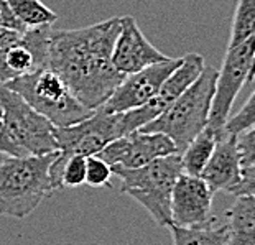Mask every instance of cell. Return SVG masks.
Wrapping results in <instances>:
<instances>
[{"mask_svg":"<svg viewBox=\"0 0 255 245\" xmlns=\"http://www.w3.org/2000/svg\"><path fill=\"white\" fill-rule=\"evenodd\" d=\"M119 31L121 17L84 28L50 31L46 69L56 73L89 111L104 104L124 79L111 61Z\"/></svg>","mask_w":255,"mask_h":245,"instance_id":"cell-1","label":"cell"},{"mask_svg":"<svg viewBox=\"0 0 255 245\" xmlns=\"http://www.w3.org/2000/svg\"><path fill=\"white\" fill-rule=\"evenodd\" d=\"M59 151V150H58ZM58 151L0 160V216L26 219L53 191L50 166Z\"/></svg>","mask_w":255,"mask_h":245,"instance_id":"cell-2","label":"cell"},{"mask_svg":"<svg viewBox=\"0 0 255 245\" xmlns=\"http://www.w3.org/2000/svg\"><path fill=\"white\" fill-rule=\"evenodd\" d=\"M216 76L218 69L204 66L196 81L184 89L163 114L138 130L166 135L175 143L178 153H181L209 122Z\"/></svg>","mask_w":255,"mask_h":245,"instance_id":"cell-3","label":"cell"},{"mask_svg":"<svg viewBox=\"0 0 255 245\" xmlns=\"http://www.w3.org/2000/svg\"><path fill=\"white\" fill-rule=\"evenodd\" d=\"M112 175L121 178L124 194L130 196L150 212L160 227L171 222V191L183 173L180 153H171L138 168L111 166Z\"/></svg>","mask_w":255,"mask_h":245,"instance_id":"cell-4","label":"cell"},{"mask_svg":"<svg viewBox=\"0 0 255 245\" xmlns=\"http://www.w3.org/2000/svg\"><path fill=\"white\" fill-rule=\"evenodd\" d=\"M5 86L23 97L28 106L48 119L55 127H69L92 114V111L76 99L63 79L51 69H35L8 81Z\"/></svg>","mask_w":255,"mask_h":245,"instance_id":"cell-5","label":"cell"},{"mask_svg":"<svg viewBox=\"0 0 255 245\" xmlns=\"http://www.w3.org/2000/svg\"><path fill=\"white\" fill-rule=\"evenodd\" d=\"M0 119L10 140L23 155H46L58 151L55 125L3 83H0Z\"/></svg>","mask_w":255,"mask_h":245,"instance_id":"cell-6","label":"cell"},{"mask_svg":"<svg viewBox=\"0 0 255 245\" xmlns=\"http://www.w3.org/2000/svg\"><path fill=\"white\" fill-rule=\"evenodd\" d=\"M254 79V36L239 45L229 46L218 69L214 86V96L209 111V125L222 130L226 119L231 116L236 97L244 88L246 81ZM222 135V133H221Z\"/></svg>","mask_w":255,"mask_h":245,"instance_id":"cell-7","label":"cell"},{"mask_svg":"<svg viewBox=\"0 0 255 245\" xmlns=\"http://www.w3.org/2000/svg\"><path fill=\"white\" fill-rule=\"evenodd\" d=\"M56 143L63 156L97 155L107 143L124 137L121 114H109L96 109L92 114L78 123L69 127H56Z\"/></svg>","mask_w":255,"mask_h":245,"instance_id":"cell-8","label":"cell"},{"mask_svg":"<svg viewBox=\"0 0 255 245\" xmlns=\"http://www.w3.org/2000/svg\"><path fill=\"white\" fill-rule=\"evenodd\" d=\"M204 66V58L198 53H189L181 58L180 66L168 76L158 92L145 106L121 114L124 133L127 135L130 132H135L148 122L155 121L160 114H163L178 99V96L196 81Z\"/></svg>","mask_w":255,"mask_h":245,"instance_id":"cell-9","label":"cell"},{"mask_svg":"<svg viewBox=\"0 0 255 245\" xmlns=\"http://www.w3.org/2000/svg\"><path fill=\"white\" fill-rule=\"evenodd\" d=\"M180 63L181 58H168L137 73L124 76L112 96L99 109L109 114H122L145 106L158 92L168 76L180 66Z\"/></svg>","mask_w":255,"mask_h":245,"instance_id":"cell-10","label":"cell"},{"mask_svg":"<svg viewBox=\"0 0 255 245\" xmlns=\"http://www.w3.org/2000/svg\"><path fill=\"white\" fill-rule=\"evenodd\" d=\"M171 153H178V150L166 135L135 130L112 140L97 153V156L102 158L109 166L138 168Z\"/></svg>","mask_w":255,"mask_h":245,"instance_id":"cell-11","label":"cell"},{"mask_svg":"<svg viewBox=\"0 0 255 245\" xmlns=\"http://www.w3.org/2000/svg\"><path fill=\"white\" fill-rule=\"evenodd\" d=\"M214 191L201 176L181 173L171 191V222L180 227H199L211 219Z\"/></svg>","mask_w":255,"mask_h":245,"instance_id":"cell-12","label":"cell"},{"mask_svg":"<svg viewBox=\"0 0 255 245\" xmlns=\"http://www.w3.org/2000/svg\"><path fill=\"white\" fill-rule=\"evenodd\" d=\"M166 56L146 40L133 17H121V31L114 43L111 61L119 73L127 76L150 64L165 61Z\"/></svg>","mask_w":255,"mask_h":245,"instance_id":"cell-13","label":"cell"},{"mask_svg":"<svg viewBox=\"0 0 255 245\" xmlns=\"http://www.w3.org/2000/svg\"><path fill=\"white\" fill-rule=\"evenodd\" d=\"M201 178L214 193L222 191L234 196H244L241 163L236 146V135L222 133L216 141L214 151L208 165L201 171Z\"/></svg>","mask_w":255,"mask_h":245,"instance_id":"cell-14","label":"cell"},{"mask_svg":"<svg viewBox=\"0 0 255 245\" xmlns=\"http://www.w3.org/2000/svg\"><path fill=\"white\" fill-rule=\"evenodd\" d=\"M227 236L224 245H255V201L254 194L237 196L226 212Z\"/></svg>","mask_w":255,"mask_h":245,"instance_id":"cell-15","label":"cell"},{"mask_svg":"<svg viewBox=\"0 0 255 245\" xmlns=\"http://www.w3.org/2000/svg\"><path fill=\"white\" fill-rule=\"evenodd\" d=\"M221 137V130L211 127L208 123L201 132L188 143L180 156H181V168L183 173L191 176H199L204 166L208 165L211 155L214 151L216 141Z\"/></svg>","mask_w":255,"mask_h":245,"instance_id":"cell-16","label":"cell"},{"mask_svg":"<svg viewBox=\"0 0 255 245\" xmlns=\"http://www.w3.org/2000/svg\"><path fill=\"white\" fill-rule=\"evenodd\" d=\"M171 232L173 245H224L227 226H214L213 221L199 227L166 226Z\"/></svg>","mask_w":255,"mask_h":245,"instance_id":"cell-17","label":"cell"},{"mask_svg":"<svg viewBox=\"0 0 255 245\" xmlns=\"http://www.w3.org/2000/svg\"><path fill=\"white\" fill-rule=\"evenodd\" d=\"M40 69L33 54L25 45H15L12 48L0 51V83H8L18 76Z\"/></svg>","mask_w":255,"mask_h":245,"instance_id":"cell-18","label":"cell"},{"mask_svg":"<svg viewBox=\"0 0 255 245\" xmlns=\"http://www.w3.org/2000/svg\"><path fill=\"white\" fill-rule=\"evenodd\" d=\"M7 2L26 28L53 25L58 20V15L40 0H7Z\"/></svg>","mask_w":255,"mask_h":245,"instance_id":"cell-19","label":"cell"},{"mask_svg":"<svg viewBox=\"0 0 255 245\" xmlns=\"http://www.w3.org/2000/svg\"><path fill=\"white\" fill-rule=\"evenodd\" d=\"M236 146L241 163L242 176V193L254 194L255 183V128L236 135Z\"/></svg>","mask_w":255,"mask_h":245,"instance_id":"cell-20","label":"cell"},{"mask_svg":"<svg viewBox=\"0 0 255 245\" xmlns=\"http://www.w3.org/2000/svg\"><path fill=\"white\" fill-rule=\"evenodd\" d=\"M251 36H255V0H239L227 48L239 45Z\"/></svg>","mask_w":255,"mask_h":245,"instance_id":"cell-21","label":"cell"},{"mask_svg":"<svg viewBox=\"0 0 255 245\" xmlns=\"http://www.w3.org/2000/svg\"><path fill=\"white\" fill-rule=\"evenodd\" d=\"M254 104H255V92H252V94L249 96V99L244 102V106L239 109L237 114L226 119L221 133L239 135V133L246 132V130L254 128V122H255Z\"/></svg>","mask_w":255,"mask_h":245,"instance_id":"cell-22","label":"cell"},{"mask_svg":"<svg viewBox=\"0 0 255 245\" xmlns=\"http://www.w3.org/2000/svg\"><path fill=\"white\" fill-rule=\"evenodd\" d=\"M112 170L107 163L97 155L86 158V181L92 188H109Z\"/></svg>","mask_w":255,"mask_h":245,"instance_id":"cell-23","label":"cell"},{"mask_svg":"<svg viewBox=\"0 0 255 245\" xmlns=\"http://www.w3.org/2000/svg\"><path fill=\"white\" fill-rule=\"evenodd\" d=\"M0 26L10 28L15 31H25L26 26L17 18V15L12 12L7 0H0Z\"/></svg>","mask_w":255,"mask_h":245,"instance_id":"cell-24","label":"cell"},{"mask_svg":"<svg viewBox=\"0 0 255 245\" xmlns=\"http://www.w3.org/2000/svg\"><path fill=\"white\" fill-rule=\"evenodd\" d=\"M21 33H23V31H15V30L0 26V51L7 50V48H12L15 45H20Z\"/></svg>","mask_w":255,"mask_h":245,"instance_id":"cell-25","label":"cell"},{"mask_svg":"<svg viewBox=\"0 0 255 245\" xmlns=\"http://www.w3.org/2000/svg\"><path fill=\"white\" fill-rule=\"evenodd\" d=\"M0 160H2V150H0Z\"/></svg>","mask_w":255,"mask_h":245,"instance_id":"cell-26","label":"cell"},{"mask_svg":"<svg viewBox=\"0 0 255 245\" xmlns=\"http://www.w3.org/2000/svg\"><path fill=\"white\" fill-rule=\"evenodd\" d=\"M0 114H2V109H0Z\"/></svg>","mask_w":255,"mask_h":245,"instance_id":"cell-27","label":"cell"}]
</instances>
